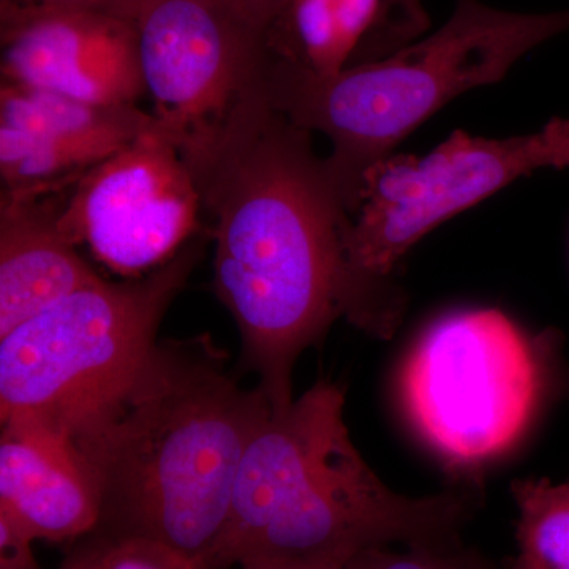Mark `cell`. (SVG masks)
Returning a JSON list of instances; mask_svg holds the SVG:
<instances>
[{"label":"cell","instance_id":"cell-18","mask_svg":"<svg viewBox=\"0 0 569 569\" xmlns=\"http://www.w3.org/2000/svg\"><path fill=\"white\" fill-rule=\"evenodd\" d=\"M33 541L31 531L0 509V569H41Z\"/></svg>","mask_w":569,"mask_h":569},{"label":"cell","instance_id":"cell-14","mask_svg":"<svg viewBox=\"0 0 569 569\" xmlns=\"http://www.w3.org/2000/svg\"><path fill=\"white\" fill-rule=\"evenodd\" d=\"M422 22L418 0H291L266 43L277 59L335 74L369 41L391 54Z\"/></svg>","mask_w":569,"mask_h":569},{"label":"cell","instance_id":"cell-1","mask_svg":"<svg viewBox=\"0 0 569 569\" xmlns=\"http://www.w3.org/2000/svg\"><path fill=\"white\" fill-rule=\"evenodd\" d=\"M182 153L216 246L213 291L258 387L283 410L299 356L346 313V206L312 133L272 108L261 81Z\"/></svg>","mask_w":569,"mask_h":569},{"label":"cell","instance_id":"cell-11","mask_svg":"<svg viewBox=\"0 0 569 569\" xmlns=\"http://www.w3.org/2000/svg\"><path fill=\"white\" fill-rule=\"evenodd\" d=\"M153 123L137 104L104 107L2 81V190L67 189Z\"/></svg>","mask_w":569,"mask_h":569},{"label":"cell","instance_id":"cell-5","mask_svg":"<svg viewBox=\"0 0 569 569\" xmlns=\"http://www.w3.org/2000/svg\"><path fill=\"white\" fill-rule=\"evenodd\" d=\"M556 332L531 337L496 309L438 318L397 377L403 417L432 455L475 477L511 455L561 387Z\"/></svg>","mask_w":569,"mask_h":569},{"label":"cell","instance_id":"cell-13","mask_svg":"<svg viewBox=\"0 0 569 569\" xmlns=\"http://www.w3.org/2000/svg\"><path fill=\"white\" fill-rule=\"evenodd\" d=\"M0 509L36 539L74 541L99 523V500L63 441L2 427Z\"/></svg>","mask_w":569,"mask_h":569},{"label":"cell","instance_id":"cell-12","mask_svg":"<svg viewBox=\"0 0 569 569\" xmlns=\"http://www.w3.org/2000/svg\"><path fill=\"white\" fill-rule=\"evenodd\" d=\"M61 190H2L0 337L81 288L103 280L59 223Z\"/></svg>","mask_w":569,"mask_h":569},{"label":"cell","instance_id":"cell-7","mask_svg":"<svg viewBox=\"0 0 569 569\" xmlns=\"http://www.w3.org/2000/svg\"><path fill=\"white\" fill-rule=\"evenodd\" d=\"M203 254L190 239L170 261L81 288L0 337V421L63 441L157 343L160 323Z\"/></svg>","mask_w":569,"mask_h":569},{"label":"cell","instance_id":"cell-4","mask_svg":"<svg viewBox=\"0 0 569 569\" xmlns=\"http://www.w3.org/2000/svg\"><path fill=\"white\" fill-rule=\"evenodd\" d=\"M569 32V9L515 13L458 0L432 36L377 61L318 74L271 56L263 74L268 102L288 121L329 138L326 157L348 217L367 171L445 104L496 84L527 52Z\"/></svg>","mask_w":569,"mask_h":569},{"label":"cell","instance_id":"cell-23","mask_svg":"<svg viewBox=\"0 0 569 569\" xmlns=\"http://www.w3.org/2000/svg\"><path fill=\"white\" fill-rule=\"evenodd\" d=\"M561 389H563V392H567L569 397V370L561 376Z\"/></svg>","mask_w":569,"mask_h":569},{"label":"cell","instance_id":"cell-22","mask_svg":"<svg viewBox=\"0 0 569 569\" xmlns=\"http://www.w3.org/2000/svg\"><path fill=\"white\" fill-rule=\"evenodd\" d=\"M204 569L219 568H213L211 565L204 563ZM230 569H355V567L353 560H351L347 561V563H253Z\"/></svg>","mask_w":569,"mask_h":569},{"label":"cell","instance_id":"cell-17","mask_svg":"<svg viewBox=\"0 0 569 569\" xmlns=\"http://www.w3.org/2000/svg\"><path fill=\"white\" fill-rule=\"evenodd\" d=\"M93 539V569H204L203 560L190 559L179 550L151 539Z\"/></svg>","mask_w":569,"mask_h":569},{"label":"cell","instance_id":"cell-6","mask_svg":"<svg viewBox=\"0 0 569 569\" xmlns=\"http://www.w3.org/2000/svg\"><path fill=\"white\" fill-rule=\"evenodd\" d=\"M569 167V121L539 132L485 138L458 130L425 157L391 153L362 179L356 211L343 227L346 317L387 339L402 318L392 271L438 224L542 168Z\"/></svg>","mask_w":569,"mask_h":569},{"label":"cell","instance_id":"cell-20","mask_svg":"<svg viewBox=\"0 0 569 569\" xmlns=\"http://www.w3.org/2000/svg\"><path fill=\"white\" fill-rule=\"evenodd\" d=\"M22 6L78 7V9H99L116 13L126 0H11Z\"/></svg>","mask_w":569,"mask_h":569},{"label":"cell","instance_id":"cell-16","mask_svg":"<svg viewBox=\"0 0 569 569\" xmlns=\"http://www.w3.org/2000/svg\"><path fill=\"white\" fill-rule=\"evenodd\" d=\"M355 569H498L460 545V539L419 542L406 550L376 548L353 559Z\"/></svg>","mask_w":569,"mask_h":569},{"label":"cell","instance_id":"cell-15","mask_svg":"<svg viewBox=\"0 0 569 569\" xmlns=\"http://www.w3.org/2000/svg\"><path fill=\"white\" fill-rule=\"evenodd\" d=\"M518 556L503 569H569V479H516Z\"/></svg>","mask_w":569,"mask_h":569},{"label":"cell","instance_id":"cell-21","mask_svg":"<svg viewBox=\"0 0 569 569\" xmlns=\"http://www.w3.org/2000/svg\"><path fill=\"white\" fill-rule=\"evenodd\" d=\"M93 557H96L93 539L84 537L80 546L71 549V552L63 560L62 567L59 569H93Z\"/></svg>","mask_w":569,"mask_h":569},{"label":"cell","instance_id":"cell-9","mask_svg":"<svg viewBox=\"0 0 569 569\" xmlns=\"http://www.w3.org/2000/svg\"><path fill=\"white\" fill-rule=\"evenodd\" d=\"M59 223L126 279L167 263L203 228L192 170L157 119L70 187Z\"/></svg>","mask_w":569,"mask_h":569},{"label":"cell","instance_id":"cell-10","mask_svg":"<svg viewBox=\"0 0 569 569\" xmlns=\"http://www.w3.org/2000/svg\"><path fill=\"white\" fill-rule=\"evenodd\" d=\"M2 81L119 107L144 96L132 22L108 10L2 0Z\"/></svg>","mask_w":569,"mask_h":569},{"label":"cell","instance_id":"cell-3","mask_svg":"<svg viewBox=\"0 0 569 569\" xmlns=\"http://www.w3.org/2000/svg\"><path fill=\"white\" fill-rule=\"evenodd\" d=\"M343 407L346 391L320 380L269 411L246 449L222 537L204 563H347L369 549L459 538L475 493L408 497L388 488L356 449Z\"/></svg>","mask_w":569,"mask_h":569},{"label":"cell","instance_id":"cell-8","mask_svg":"<svg viewBox=\"0 0 569 569\" xmlns=\"http://www.w3.org/2000/svg\"><path fill=\"white\" fill-rule=\"evenodd\" d=\"M153 118L181 151L227 121L263 78L271 52L230 0H126Z\"/></svg>","mask_w":569,"mask_h":569},{"label":"cell","instance_id":"cell-2","mask_svg":"<svg viewBox=\"0 0 569 569\" xmlns=\"http://www.w3.org/2000/svg\"><path fill=\"white\" fill-rule=\"evenodd\" d=\"M271 410L263 389L242 387L211 336L157 340L63 437L99 500L91 535L151 539L204 560Z\"/></svg>","mask_w":569,"mask_h":569},{"label":"cell","instance_id":"cell-19","mask_svg":"<svg viewBox=\"0 0 569 569\" xmlns=\"http://www.w3.org/2000/svg\"><path fill=\"white\" fill-rule=\"evenodd\" d=\"M230 3L252 28L266 36L291 0H230Z\"/></svg>","mask_w":569,"mask_h":569}]
</instances>
